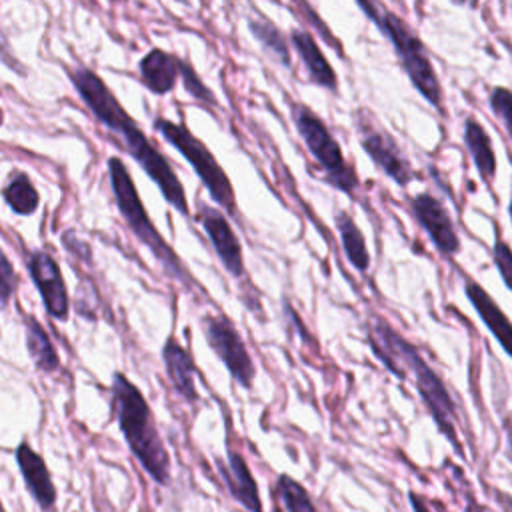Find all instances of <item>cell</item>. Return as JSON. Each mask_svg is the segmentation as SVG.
Instances as JSON below:
<instances>
[{
  "instance_id": "1",
  "label": "cell",
  "mask_w": 512,
  "mask_h": 512,
  "mask_svg": "<svg viewBox=\"0 0 512 512\" xmlns=\"http://www.w3.org/2000/svg\"><path fill=\"white\" fill-rule=\"evenodd\" d=\"M72 84L78 90L82 102L92 110V114L122 140L124 150L142 166L150 180L156 182L162 196L182 214L188 216V202L184 194V186L178 176L166 162V158L152 146L146 138L138 122L130 118V114L122 108L110 88L100 80V76L88 68H76L72 74Z\"/></svg>"
},
{
  "instance_id": "2",
  "label": "cell",
  "mask_w": 512,
  "mask_h": 512,
  "mask_svg": "<svg viewBox=\"0 0 512 512\" xmlns=\"http://www.w3.org/2000/svg\"><path fill=\"white\" fill-rule=\"evenodd\" d=\"M368 344L372 348V354L384 364L390 374L400 380H406L408 376L414 378L418 396L424 402L434 424L448 438L452 448L462 454L456 432V404L444 380L434 368H430V364L422 358L420 350L382 318H376L372 322Z\"/></svg>"
},
{
  "instance_id": "3",
  "label": "cell",
  "mask_w": 512,
  "mask_h": 512,
  "mask_svg": "<svg viewBox=\"0 0 512 512\" xmlns=\"http://www.w3.org/2000/svg\"><path fill=\"white\" fill-rule=\"evenodd\" d=\"M112 400L120 432L144 472L160 486L170 484V454L142 392L120 372L112 376Z\"/></svg>"
},
{
  "instance_id": "4",
  "label": "cell",
  "mask_w": 512,
  "mask_h": 512,
  "mask_svg": "<svg viewBox=\"0 0 512 512\" xmlns=\"http://www.w3.org/2000/svg\"><path fill=\"white\" fill-rule=\"evenodd\" d=\"M356 6L390 40L410 84L420 92V96L428 104H432L440 114H444L442 86L420 36L398 14H394L388 6L380 2L358 0Z\"/></svg>"
},
{
  "instance_id": "5",
  "label": "cell",
  "mask_w": 512,
  "mask_h": 512,
  "mask_svg": "<svg viewBox=\"0 0 512 512\" xmlns=\"http://www.w3.org/2000/svg\"><path fill=\"white\" fill-rule=\"evenodd\" d=\"M108 176H110V184H112V192H114L118 210L124 216L130 230L136 234V238L150 248V252L162 264V268L166 270L168 276H172L174 280H178L184 286L194 284L188 268L180 262V258L176 256L172 246L166 244L162 234L156 230L154 222L148 218L146 208L138 196L134 182H132V176L120 158L112 156L108 160Z\"/></svg>"
},
{
  "instance_id": "6",
  "label": "cell",
  "mask_w": 512,
  "mask_h": 512,
  "mask_svg": "<svg viewBox=\"0 0 512 512\" xmlns=\"http://www.w3.org/2000/svg\"><path fill=\"white\" fill-rule=\"evenodd\" d=\"M292 120L306 148L326 174L324 178L340 192L352 196L358 188V176L346 162L344 152L328 126L304 104H292Z\"/></svg>"
},
{
  "instance_id": "7",
  "label": "cell",
  "mask_w": 512,
  "mask_h": 512,
  "mask_svg": "<svg viewBox=\"0 0 512 512\" xmlns=\"http://www.w3.org/2000/svg\"><path fill=\"white\" fill-rule=\"evenodd\" d=\"M154 128L190 162V166L196 170L200 182L206 186L210 196L226 208L228 212H236V198L234 188L222 170V166L216 162L212 152L206 148L202 140H198L186 126L176 124L166 118H156Z\"/></svg>"
},
{
  "instance_id": "8",
  "label": "cell",
  "mask_w": 512,
  "mask_h": 512,
  "mask_svg": "<svg viewBox=\"0 0 512 512\" xmlns=\"http://www.w3.org/2000/svg\"><path fill=\"white\" fill-rule=\"evenodd\" d=\"M354 124L360 146L370 156L374 166L380 168L398 186H408L416 178V170L400 142L366 108H358L354 114Z\"/></svg>"
},
{
  "instance_id": "9",
  "label": "cell",
  "mask_w": 512,
  "mask_h": 512,
  "mask_svg": "<svg viewBox=\"0 0 512 512\" xmlns=\"http://www.w3.org/2000/svg\"><path fill=\"white\" fill-rule=\"evenodd\" d=\"M204 334L210 348L224 362L232 378L238 380L244 388H250L256 370L234 324L226 316H206Z\"/></svg>"
},
{
  "instance_id": "10",
  "label": "cell",
  "mask_w": 512,
  "mask_h": 512,
  "mask_svg": "<svg viewBox=\"0 0 512 512\" xmlns=\"http://www.w3.org/2000/svg\"><path fill=\"white\" fill-rule=\"evenodd\" d=\"M410 214L418 222V226L428 234L436 250L444 256H454L460 252V238L454 226L452 216L446 206L432 194L420 192L408 198Z\"/></svg>"
},
{
  "instance_id": "11",
  "label": "cell",
  "mask_w": 512,
  "mask_h": 512,
  "mask_svg": "<svg viewBox=\"0 0 512 512\" xmlns=\"http://www.w3.org/2000/svg\"><path fill=\"white\" fill-rule=\"evenodd\" d=\"M28 272L42 296L46 312L58 320H66L70 310V298L58 262L50 254L34 250L28 256Z\"/></svg>"
},
{
  "instance_id": "12",
  "label": "cell",
  "mask_w": 512,
  "mask_h": 512,
  "mask_svg": "<svg viewBox=\"0 0 512 512\" xmlns=\"http://www.w3.org/2000/svg\"><path fill=\"white\" fill-rule=\"evenodd\" d=\"M14 458H16L18 470L22 474L24 486L30 492V496L36 500L38 508L42 512H52L56 506L58 492H56L54 480L50 476V470H48L44 458L26 440H22L16 446Z\"/></svg>"
},
{
  "instance_id": "13",
  "label": "cell",
  "mask_w": 512,
  "mask_h": 512,
  "mask_svg": "<svg viewBox=\"0 0 512 512\" xmlns=\"http://www.w3.org/2000/svg\"><path fill=\"white\" fill-rule=\"evenodd\" d=\"M198 220L204 226L220 262L226 266V270L232 276H242L244 274V260H242V246L234 234V230L230 228L226 216L208 206V204H200L198 206Z\"/></svg>"
},
{
  "instance_id": "14",
  "label": "cell",
  "mask_w": 512,
  "mask_h": 512,
  "mask_svg": "<svg viewBox=\"0 0 512 512\" xmlns=\"http://www.w3.org/2000/svg\"><path fill=\"white\" fill-rule=\"evenodd\" d=\"M216 466L228 488V494L246 512H264L258 484L240 452H236L234 448H226V462H218Z\"/></svg>"
},
{
  "instance_id": "15",
  "label": "cell",
  "mask_w": 512,
  "mask_h": 512,
  "mask_svg": "<svg viewBox=\"0 0 512 512\" xmlns=\"http://www.w3.org/2000/svg\"><path fill=\"white\" fill-rule=\"evenodd\" d=\"M464 294L484 326L490 330L494 340L502 346V350L512 358V322L510 318L502 312V308L494 302V298L484 290L474 280H466L464 284Z\"/></svg>"
},
{
  "instance_id": "16",
  "label": "cell",
  "mask_w": 512,
  "mask_h": 512,
  "mask_svg": "<svg viewBox=\"0 0 512 512\" xmlns=\"http://www.w3.org/2000/svg\"><path fill=\"white\" fill-rule=\"evenodd\" d=\"M290 40L308 72V78L322 86V88H328V90H336L338 86V78H336V72L334 68L330 66V62L326 60L324 52L320 50V46L316 44L314 36L308 32V30H292L290 34Z\"/></svg>"
},
{
  "instance_id": "17",
  "label": "cell",
  "mask_w": 512,
  "mask_h": 512,
  "mask_svg": "<svg viewBox=\"0 0 512 512\" xmlns=\"http://www.w3.org/2000/svg\"><path fill=\"white\" fill-rule=\"evenodd\" d=\"M162 360L166 366V374H168L172 386L176 388V392L188 402L198 400V392H196V384H194L196 368H194V360L188 354V350L178 340L168 338L162 348Z\"/></svg>"
},
{
  "instance_id": "18",
  "label": "cell",
  "mask_w": 512,
  "mask_h": 512,
  "mask_svg": "<svg viewBox=\"0 0 512 512\" xmlns=\"http://www.w3.org/2000/svg\"><path fill=\"white\" fill-rule=\"evenodd\" d=\"M464 144H466V150H468L482 182L490 186L496 176V154H494L492 140H490L488 132L472 116H468L464 120Z\"/></svg>"
},
{
  "instance_id": "19",
  "label": "cell",
  "mask_w": 512,
  "mask_h": 512,
  "mask_svg": "<svg viewBox=\"0 0 512 512\" xmlns=\"http://www.w3.org/2000/svg\"><path fill=\"white\" fill-rule=\"evenodd\" d=\"M178 58L166 54L160 48L150 50L142 60H140V76L142 82L156 94H166L174 88L176 78L180 76L178 68Z\"/></svg>"
},
{
  "instance_id": "20",
  "label": "cell",
  "mask_w": 512,
  "mask_h": 512,
  "mask_svg": "<svg viewBox=\"0 0 512 512\" xmlns=\"http://www.w3.org/2000/svg\"><path fill=\"white\" fill-rule=\"evenodd\" d=\"M334 222H336L340 244H342V250H344L348 262L358 272H362V274L368 272V268H370V254H368V248H366L364 234L358 228V224L354 222V218L346 210H338L334 214Z\"/></svg>"
},
{
  "instance_id": "21",
  "label": "cell",
  "mask_w": 512,
  "mask_h": 512,
  "mask_svg": "<svg viewBox=\"0 0 512 512\" xmlns=\"http://www.w3.org/2000/svg\"><path fill=\"white\" fill-rule=\"evenodd\" d=\"M24 328H26V346H28L30 358L34 360L36 368H40L44 372L58 370L60 358L50 342V336L42 328V324L34 316H26Z\"/></svg>"
},
{
  "instance_id": "22",
  "label": "cell",
  "mask_w": 512,
  "mask_h": 512,
  "mask_svg": "<svg viewBox=\"0 0 512 512\" xmlns=\"http://www.w3.org/2000/svg\"><path fill=\"white\" fill-rule=\"evenodd\" d=\"M2 196L16 214H32L40 202V196L26 174H14L4 186Z\"/></svg>"
},
{
  "instance_id": "23",
  "label": "cell",
  "mask_w": 512,
  "mask_h": 512,
  "mask_svg": "<svg viewBox=\"0 0 512 512\" xmlns=\"http://www.w3.org/2000/svg\"><path fill=\"white\" fill-rule=\"evenodd\" d=\"M276 492H278L286 512H318L308 490L288 474L278 476Z\"/></svg>"
},
{
  "instance_id": "24",
  "label": "cell",
  "mask_w": 512,
  "mask_h": 512,
  "mask_svg": "<svg viewBox=\"0 0 512 512\" xmlns=\"http://www.w3.org/2000/svg\"><path fill=\"white\" fill-rule=\"evenodd\" d=\"M248 26H250L252 34L256 36V40H258L266 50H270V52L276 56V60L282 62V66H290L288 44H286L284 36L280 34V30H278L272 22H268V20H264V18H258V20L252 18V20L248 22Z\"/></svg>"
},
{
  "instance_id": "25",
  "label": "cell",
  "mask_w": 512,
  "mask_h": 512,
  "mask_svg": "<svg viewBox=\"0 0 512 512\" xmlns=\"http://www.w3.org/2000/svg\"><path fill=\"white\" fill-rule=\"evenodd\" d=\"M490 110L502 122L508 136L512 138V90L506 86H494L488 96Z\"/></svg>"
},
{
  "instance_id": "26",
  "label": "cell",
  "mask_w": 512,
  "mask_h": 512,
  "mask_svg": "<svg viewBox=\"0 0 512 512\" xmlns=\"http://www.w3.org/2000/svg\"><path fill=\"white\" fill-rule=\"evenodd\" d=\"M492 260L494 266L498 268V274L502 278V282L506 284V288L512 292V248L508 242H504L502 238L494 240L492 246Z\"/></svg>"
},
{
  "instance_id": "27",
  "label": "cell",
  "mask_w": 512,
  "mask_h": 512,
  "mask_svg": "<svg viewBox=\"0 0 512 512\" xmlns=\"http://www.w3.org/2000/svg\"><path fill=\"white\" fill-rule=\"evenodd\" d=\"M178 68H180V76H182L184 88H186L196 100H202V102L214 106L216 100H214L212 92L202 84V80L198 78V74L194 72V68H192L190 64H186V62H182V60L178 62Z\"/></svg>"
},
{
  "instance_id": "28",
  "label": "cell",
  "mask_w": 512,
  "mask_h": 512,
  "mask_svg": "<svg viewBox=\"0 0 512 512\" xmlns=\"http://www.w3.org/2000/svg\"><path fill=\"white\" fill-rule=\"evenodd\" d=\"M14 286H16L14 266L0 248V304H6L12 298Z\"/></svg>"
},
{
  "instance_id": "29",
  "label": "cell",
  "mask_w": 512,
  "mask_h": 512,
  "mask_svg": "<svg viewBox=\"0 0 512 512\" xmlns=\"http://www.w3.org/2000/svg\"><path fill=\"white\" fill-rule=\"evenodd\" d=\"M408 502H410L412 512H430L426 500L422 496H418L416 492H408Z\"/></svg>"
},
{
  "instance_id": "30",
  "label": "cell",
  "mask_w": 512,
  "mask_h": 512,
  "mask_svg": "<svg viewBox=\"0 0 512 512\" xmlns=\"http://www.w3.org/2000/svg\"><path fill=\"white\" fill-rule=\"evenodd\" d=\"M136 512H154V508L150 506V504H146V502H142L140 506H138V510Z\"/></svg>"
},
{
  "instance_id": "31",
  "label": "cell",
  "mask_w": 512,
  "mask_h": 512,
  "mask_svg": "<svg viewBox=\"0 0 512 512\" xmlns=\"http://www.w3.org/2000/svg\"><path fill=\"white\" fill-rule=\"evenodd\" d=\"M508 454H510V460H512V430H508Z\"/></svg>"
},
{
  "instance_id": "32",
  "label": "cell",
  "mask_w": 512,
  "mask_h": 512,
  "mask_svg": "<svg viewBox=\"0 0 512 512\" xmlns=\"http://www.w3.org/2000/svg\"><path fill=\"white\" fill-rule=\"evenodd\" d=\"M508 216H510V220H512V196H510V204H508Z\"/></svg>"
},
{
  "instance_id": "33",
  "label": "cell",
  "mask_w": 512,
  "mask_h": 512,
  "mask_svg": "<svg viewBox=\"0 0 512 512\" xmlns=\"http://www.w3.org/2000/svg\"><path fill=\"white\" fill-rule=\"evenodd\" d=\"M2 122H4V112H2V108H0V126H2Z\"/></svg>"
},
{
  "instance_id": "34",
  "label": "cell",
  "mask_w": 512,
  "mask_h": 512,
  "mask_svg": "<svg viewBox=\"0 0 512 512\" xmlns=\"http://www.w3.org/2000/svg\"><path fill=\"white\" fill-rule=\"evenodd\" d=\"M0 512H6V510H4V506H2V502H0Z\"/></svg>"
}]
</instances>
